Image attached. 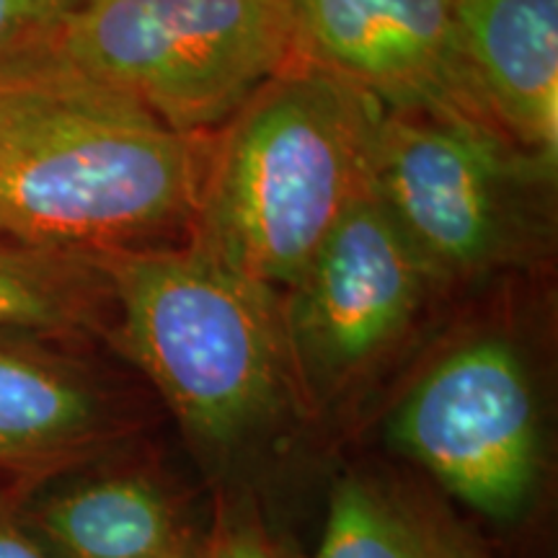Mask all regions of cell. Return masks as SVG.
<instances>
[{
  "label": "cell",
  "instance_id": "obj_1",
  "mask_svg": "<svg viewBox=\"0 0 558 558\" xmlns=\"http://www.w3.org/2000/svg\"><path fill=\"white\" fill-rule=\"evenodd\" d=\"M213 137L166 128L120 90L0 62V230L99 256L186 241Z\"/></svg>",
  "mask_w": 558,
  "mask_h": 558
},
{
  "label": "cell",
  "instance_id": "obj_2",
  "mask_svg": "<svg viewBox=\"0 0 558 558\" xmlns=\"http://www.w3.org/2000/svg\"><path fill=\"white\" fill-rule=\"evenodd\" d=\"M111 339L150 383L194 450L228 465L290 416H308L282 326V298L190 243L94 256Z\"/></svg>",
  "mask_w": 558,
  "mask_h": 558
},
{
  "label": "cell",
  "instance_id": "obj_3",
  "mask_svg": "<svg viewBox=\"0 0 558 558\" xmlns=\"http://www.w3.org/2000/svg\"><path fill=\"white\" fill-rule=\"evenodd\" d=\"M383 107L295 58L213 135L186 243L282 298L369 186Z\"/></svg>",
  "mask_w": 558,
  "mask_h": 558
},
{
  "label": "cell",
  "instance_id": "obj_4",
  "mask_svg": "<svg viewBox=\"0 0 558 558\" xmlns=\"http://www.w3.org/2000/svg\"><path fill=\"white\" fill-rule=\"evenodd\" d=\"M295 58L290 0H78L0 62L94 81L213 137Z\"/></svg>",
  "mask_w": 558,
  "mask_h": 558
},
{
  "label": "cell",
  "instance_id": "obj_5",
  "mask_svg": "<svg viewBox=\"0 0 558 558\" xmlns=\"http://www.w3.org/2000/svg\"><path fill=\"white\" fill-rule=\"evenodd\" d=\"M554 173L492 132L383 109L369 190L437 288L527 264Z\"/></svg>",
  "mask_w": 558,
  "mask_h": 558
},
{
  "label": "cell",
  "instance_id": "obj_6",
  "mask_svg": "<svg viewBox=\"0 0 558 558\" xmlns=\"http://www.w3.org/2000/svg\"><path fill=\"white\" fill-rule=\"evenodd\" d=\"M388 437L439 492L486 520L522 518L541 484L535 386L501 337L469 339L432 362L396 407Z\"/></svg>",
  "mask_w": 558,
  "mask_h": 558
},
{
  "label": "cell",
  "instance_id": "obj_7",
  "mask_svg": "<svg viewBox=\"0 0 558 558\" xmlns=\"http://www.w3.org/2000/svg\"><path fill=\"white\" fill-rule=\"evenodd\" d=\"M437 290L373 190L349 207L282 295V326L308 414L380 369Z\"/></svg>",
  "mask_w": 558,
  "mask_h": 558
},
{
  "label": "cell",
  "instance_id": "obj_8",
  "mask_svg": "<svg viewBox=\"0 0 558 558\" xmlns=\"http://www.w3.org/2000/svg\"><path fill=\"white\" fill-rule=\"evenodd\" d=\"M290 16L298 58L386 111L505 137L465 54L456 0H290Z\"/></svg>",
  "mask_w": 558,
  "mask_h": 558
},
{
  "label": "cell",
  "instance_id": "obj_9",
  "mask_svg": "<svg viewBox=\"0 0 558 558\" xmlns=\"http://www.w3.org/2000/svg\"><path fill=\"white\" fill-rule=\"evenodd\" d=\"M135 427V414L75 362L29 337H0V499L21 509Z\"/></svg>",
  "mask_w": 558,
  "mask_h": 558
},
{
  "label": "cell",
  "instance_id": "obj_10",
  "mask_svg": "<svg viewBox=\"0 0 558 558\" xmlns=\"http://www.w3.org/2000/svg\"><path fill=\"white\" fill-rule=\"evenodd\" d=\"M19 518L52 558H197L205 538L177 488L148 465L75 478Z\"/></svg>",
  "mask_w": 558,
  "mask_h": 558
},
{
  "label": "cell",
  "instance_id": "obj_11",
  "mask_svg": "<svg viewBox=\"0 0 558 558\" xmlns=\"http://www.w3.org/2000/svg\"><path fill=\"white\" fill-rule=\"evenodd\" d=\"M456 19L494 122L556 171L558 0H456Z\"/></svg>",
  "mask_w": 558,
  "mask_h": 558
},
{
  "label": "cell",
  "instance_id": "obj_12",
  "mask_svg": "<svg viewBox=\"0 0 558 558\" xmlns=\"http://www.w3.org/2000/svg\"><path fill=\"white\" fill-rule=\"evenodd\" d=\"M316 558H492L442 497L383 471H349L331 488Z\"/></svg>",
  "mask_w": 558,
  "mask_h": 558
},
{
  "label": "cell",
  "instance_id": "obj_13",
  "mask_svg": "<svg viewBox=\"0 0 558 558\" xmlns=\"http://www.w3.org/2000/svg\"><path fill=\"white\" fill-rule=\"evenodd\" d=\"M109 308L94 256L32 246L0 230V337H68L101 326Z\"/></svg>",
  "mask_w": 558,
  "mask_h": 558
},
{
  "label": "cell",
  "instance_id": "obj_14",
  "mask_svg": "<svg viewBox=\"0 0 558 558\" xmlns=\"http://www.w3.org/2000/svg\"><path fill=\"white\" fill-rule=\"evenodd\" d=\"M197 558H300L275 527L264 520L254 499L239 492H220L205 525Z\"/></svg>",
  "mask_w": 558,
  "mask_h": 558
},
{
  "label": "cell",
  "instance_id": "obj_15",
  "mask_svg": "<svg viewBox=\"0 0 558 558\" xmlns=\"http://www.w3.org/2000/svg\"><path fill=\"white\" fill-rule=\"evenodd\" d=\"M78 0H0V60L29 45Z\"/></svg>",
  "mask_w": 558,
  "mask_h": 558
},
{
  "label": "cell",
  "instance_id": "obj_16",
  "mask_svg": "<svg viewBox=\"0 0 558 558\" xmlns=\"http://www.w3.org/2000/svg\"><path fill=\"white\" fill-rule=\"evenodd\" d=\"M0 558H52L21 522L19 509L3 499H0Z\"/></svg>",
  "mask_w": 558,
  "mask_h": 558
}]
</instances>
